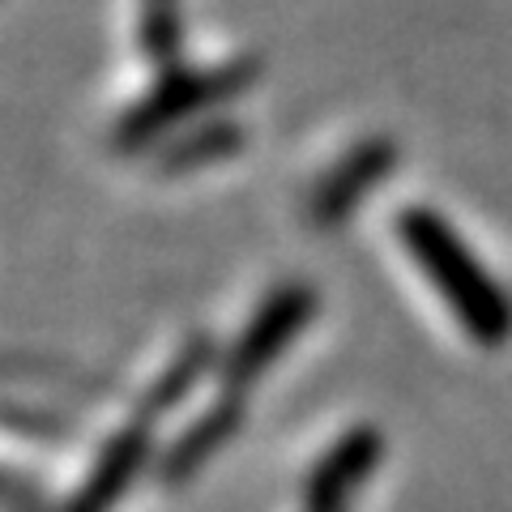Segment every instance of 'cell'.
<instances>
[{
    "instance_id": "cell-6",
    "label": "cell",
    "mask_w": 512,
    "mask_h": 512,
    "mask_svg": "<svg viewBox=\"0 0 512 512\" xmlns=\"http://www.w3.org/2000/svg\"><path fill=\"white\" fill-rule=\"evenodd\" d=\"M239 146H244V124L231 120H205L188 133H175L158 146V167L167 175H184L197 171L201 163H218V158H231Z\"/></svg>"
},
{
    "instance_id": "cell-4",
    "label": "cell",
    "mask_w": 512,
    "mask_h": 512,
    "mask_svg": "<svg viewBox=\"0 0 512 512\" xmlns=\"http://www.w3.org/2000/svg\"><path fill=\"white\" fill-rule=\"evenodd\" d=\"M380 461V436L367 427H355L316 461L312 478L303 483V512H350L363 478Z\"/></svg>"
},
{
    "instance_id": "cell-2",
    "label": "cell",
    "mask_w": 512,
    "mask_h": 512,
    "mask_svg": "<svg viewBox=\"0 0 512 512\" xmlns=\"http://www.w3.org/2000/svg\"><path fill=\"white\" fill-rule=\"evenodd\" d=\"M256 77H261V64L252 56L210 64V69H184V64L163 69V77L116 120V137L111 141L120 150H146V146L158 150L167 133L175 137V128L197 120L201 111H214L239 99L248 86H256Z\"/></svg>"
},
{
    "instance_id": "cell-3",
    "label": "cell",
    "mask_w": 512,
    "mask_h": 512,
    "mask_svg": "<svg viewBox=\"0 0 512 512\" xmlns=\"http://www.w3.org/2000/svg\"><path fill=\"white\" fill-rule=\"evenodd\" d=\"M312 312H316V295L308 286H299V282L278 286V291L252 312L235 350L222 359V389L244 393L252 380H261L265 367L282 359L286 346L299 338V329L312 320Z\"/></svg>"
},
{
    "instance_id": "cell-1",
    "label": "cell",
    "mask_w": 512,
    "mask_h": 512,
    "mask_svg": "<svg viewBox=\"0 0 512 512\" xmlns=\"http://www.w3.org/2000/svg\"><path fill=\"white\" fill-rule=\"evenodd\" d=\"M397 244L423 269L427 286L448 303L453 320L478 346H504L512 338V299L444 214H436L431 205L402 210L397 214Z\"/></svg>"
},
{
    "instance_id": "cell-7",
    "label": "cell",
    "mask_w": 512,
    "mask_h": 512,
    "mask_svg": "<svg viewBox=\"0 0 512 512\" xmlns=\"http://www.w3.org/2000/svg\"><path fill=\"white\" fill-rule=\"evenodd\" d=\"M137 39H141V52H146V60L175 69V56H180V43H184L180 0H141Z\"/></svg>"
},
{
    "instance_id": "cell-5",
    "label": "cell",
    "mask_w": 512,
    "mask_h": 512,
    "mask_svg": "<svg viewBox=\"0 0 512 512\" xmlns=\"http://www.w3.org/2000/svg\"><path fill=\"white\" fill-rule=\"evenodd\" d=\"M397 163V146L389 137H376V141H363L355 146L338 167H333L325 180L316 184L312 192V218L320 227H333V222H342L359 210V201L372 192L384 175L393 171Z\"/></svg>"
}]
</instances>
